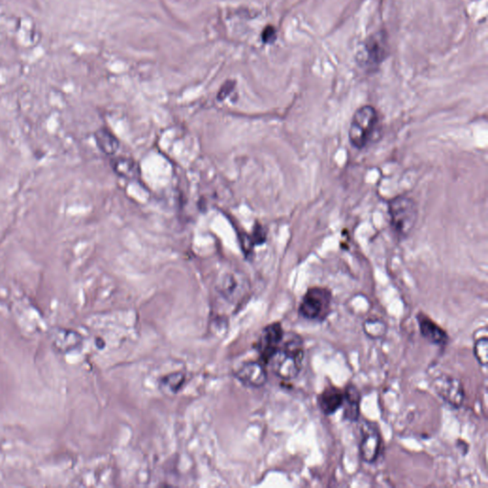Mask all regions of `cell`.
Returning <instances> with one entry per match:
<instances>
[{
	"instance_id": "cell-1",
	"label": "cell",
	"mask_w": 488,
	"mask_h": 488,
	"mask_svg": "<svg viewBox=\"0 0 488 488\" xmlns=\"http://www.w3.org/2000/svg\"><path fill=\"white\" fill-rule=\"evenodd\" d=\"M304 341L299 335L285 334L282 343L269 360L272 371L283 380H293L301 372L304 365Z\"/></svg>"
},
{
	"instance_id": "cell-17",
	"label": "cell",
	"mask_w": 488,
	"mask_h": 488,
	"mask_svg": "<svg viewBox=\"0 0 488 488\" xmlns=\"http://www.w3.org/2000/svg\"><path fill=\"white\" fill-rule=\"evenodd\" d=\"M366 50L368 52V57L372 60L371 62H380L383 60V55H384V51L383 49V43H381V39H371L366 45Z\"/></svg>"
},
{
	"instance_id": "cell-8",
	"label": "cell",
	"mask_w": 488,
	"mask_h": 488,
	"mask_svg": "<svg viewBox=\"0 0 488 488\" xmlns=\"http://www.w3.org/2000/svg\"><path fill=\"white\" fill-rule=\"evenodd\" d=\"M217 289L228 301L236 302L248 292V283L240 274L227 273L219 280Z\"/></svg>"
},
{
	"instance_id": "cell-19",
	"label": "cell",
	"mask_w": 488,
	"mask_h": 488,
	"mask_svg": "<svg viewBox=\"0 0 488 488\" xmlns=\"http://www.w3.org/2000/svg\"><path fill=\"white\" fill-rule=\"evenodd\" d=\"M276 38H277V34H276L275 28L273 26H267L262 33V41L266 43H272L276 41Z\"/></svg>"
},
{
	"instance_id": "cell-20",
	"label": "cell",
	"mask_w": 488,
	"mask_h": 488,
	"mask_svg": "<svg viewBox=\"0 0 488 488\" xmlns=\"http://www.w3.org/2000/svg\"><path fill=\"white\" fill-rule=\"evenodd\" d=\"M265 240H266V233L264 232V228L257 226L256 231H255L254 240L256 241L257 244H262L264 243Z\"/></svg>"
},
{
	"instance_id": "cell-12",
	"label": "cell",
	"mask_w": 488,
	"mask_h": 488,
	"mask_svg": "<svg viewBox=\"0 0 488 488\" xmlns=\"http://www.w3.org/2000/svg\"><path fill=\"white\" fill-rule=\"evenodd\" d=\"M344 391V419L350 421H357L360 419V400H362L359 389L354 384H349Z\"/></svg>"
},
{
	"instance_id": "cell-18",
	"label": "cell",
	"mask_w": 488,
	"mask_h": 488,
	"mask_svg": "<svg viewBox=\"0 0 488 488\" xmlns=\"http://www.w3.org/2000/svg\"><path fill=\"white\" fill-rule=\"evenodd\" d=\"M163 383L172 392H177L185 383V376L182 373L172 374L163 379Z\"/></svg>"
},
{
	"instance_id": "cell-4",
	"label": "cell",
	"mask_w": 488,
	"mask_h": 488,
	"mask_svg": "<svg viewBox=\"0 0 488 488\" xmlns=\"http://www.w3.org/2000/svg\"><path fill=\"white\" fill-rule=\"evenodd\" d=\"M332 302V292L330 289L314 286L304 294L299 313L304 319L323 322L328 317Z\"/></svg>"
},
{
	"instance_id": "cell-2",
	"label": "cell",
	"mask_w": 488,
	"mask_h": 488,
	"mask_svg": "<svg viewBox=\"0 0 488 488\" xmlns=\"http://www.w3.org/2000/svg\"><path fill=\"white\" fill-rule=\"evenodd\" d=\"M388 214L395 234L399 238H405L412 233L417 224L418 205L408 196H397L388 201Z\"/></svg>"
},
{
	"instance_id": "cell-15",
	"label": "cell",
	"mask_w": 488,
	"mask_h": 488,
	"mask_svg": "<svg viewBox=\"0 0 488 488\" xmlns=\"http://www.w3.org/2000/svg\"><path fill=\"white\" fill-rule=\"evenodd\" d=\"M362 329L365 335L372 339L384 338L387 333L386 323L384 322V320L377 319V318L365 320L362 325Z\"/></svg>"
},
{
	"instance_id": "cell-21",
	"label": "cell",
	"mask_w": 488,
	"mask_h": 488,
	"mask_svg": "<svg viewBox=\"0 0 488 488\" xmlns=\"http://www.w3.org/2000/svg\"><path fill=\"white\" fill-rule=\"evenodd\" d=\"M232 88H234V83H233L232 81L224 83L221 91L219 93V99L222 100L226 97L227 95L230 94V92L232 91Z\"/></svg>"
},
{
	"instance_id": "cell-7",
	"label": "cell",
	"mask_w": 488,
	"mask_h": 488,
	"mask_svg": "<svg viewBox=\"0 0 488 488\" xmlns=\"http://www.w3.org/2000/svg\"><path fill=\"white\" fill-rule=\"evenodd\" d=\"M285 332L280 323H271L264 327L259 336L256 348L258 350L261 360L264 363L269 362L273 355L277 351L278 346L282 343Z\"/></svg>"
},
{
	"instance_id": "cell-6",
	"label": "cell",
	"mask_w": 488,
	"mask_h": 488,
	"mask_svg": "<svg viewBox=\"0 0 488 488\" xmlns=\"http://www.w3.org/2000/svg\"><path fill=\"white\" fill-rule=\"evenodd\" d=\"M435 392L447 405L454 408L463 407L466 399L465 387L454 377L442 374L433 381Z\"/></svg>"
},
{
	"instance_id": "cell-9",
	"label": "cell",
	"mask_w": 488,
	"mask_h": 488,
	"mask_svg": "<svg viewBox=\"0 0 488 488\" xmlns=\"http://www.w3.org/2000/svg\"><path fill=\"white\" fill-rule=\"evenodd\" d=\"M236 377L240 383L250 387L264 386L268 378L266 368L259 362L243 363L236 372Z\"/></svg>"
},
{
	"instance_id": "cell-16",
	"label": "cell",
	"mask_w": 488,
	"mask_h": 488,
	"mask_svg": "<svg viewBox=\"0 0 488 488\" xmlns=\"http://www.w3.org/2000/svg\"><path fill=\"white\" fill-rule=\"evenodd\" d=\"M474 356L476 358L477 362L485 367L487 365L488 360V339L487 337L480 338L475 341L474 344Z\"/></svg>"
},
{
	"instance_id": "cell-3",
	"label": "cell",
	"mask_w": 488,
	"mask_h": 488,
	"mask_svg": "<svg viewBox=\"0 0 488 488\" xmlns=\"http://www.w3.org/2000/svg\"><path fill=\"white\" fill-rule=\"evenodd\" d=\"M378 123V112L373 106L365 105L358 109L350 122L348 131L350 144L358 150L363 149L372 140Z\"/></svg>"
},
{
	"instance_id": "cell-13",
	"label": "cell",
	"mask_w": 488,
	"mask_h": 488,
	"mask_svg": "<svg viewBox=\"0 0 488 488\" xmlns=\"http://www.w3.org/2000/svg\"><path fill=\"white\" fill-rule=\"evenodd\" d=\"M111 165L116 174L119 177H126L128 179H139L140 171L136 161L126 156H118L113 158Z\"/></svg>"
},
{
	"instance_id": "cell-14",
	"label": "cell",
	"mask_w": 488,
	"mask_h": 488,
	"mask_svg": "<svg viewBox=\"0 0 488 488\" xmlns=\"http://www.w3.org/2000/svg\"><path fill=\"white\" fill-rule=\"evenodd\" d=\"M95 142L102 153L107 156H114L118 152L119 142L115 136L105 128L97 130L95 135Z\"/></svg>"
},
{
	"instance_id": "cell-5",
	"label": "cell",
	"mask_w": 488,
	"mask_h": 488,
	"mask_svg": "<svg viewBox=\"0 0 488 488\" xmlns=\"http://www.w3.org/2000/svg\"><path fill=\"white\" fill-rule=\"evenodd\" d=\"M362 439L360 442V456L363 461L374 463L381 455V434L379 426L372 421H363L360 427Z\"/></svg>"
},
{
	"instance_id": "cell-11",
	"label": "cell",
	"mask_w": 488,
	"mask_h": 488,
	"mask_svg": "<svg viewBox=\"0 0 488 488\" xmlns=\"http://www.w3.org/2000/svg\"><path fill=\"white\" fill-rule=\"evenodd\" d=\"M317 400L325 415H333L344 405V391L339 387L329 386L320 392Z\"/></svg>"
},
{
	"instance_id": "cell-10",
	"label": "cell",
	"mask_w": 488,
	"mask_h": 488,
	"mask_svg": "<svg viewBox=\"0 0 488 488\" xmlns=\"http://www.w3.org/2000/svg\"><path fill=\"white\" fill-rule=\"evenodd\" d=\"M417 320L421 336L429 343L442 346L449 341V337H448L447 331L444 330L441 326L438 325L428 316L421 312L419 313Z\"/></svg>"
}]
</instances>
